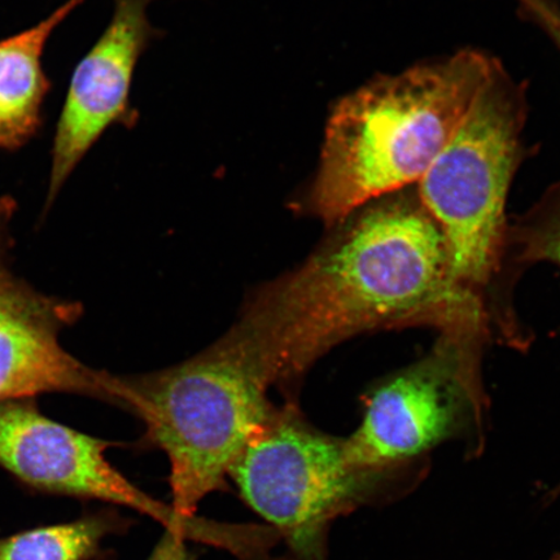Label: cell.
Returning <instances> with one entry per match:
<instances>
[{"mask_svg":"<svg viewBox=\"0 0 560 560\" xmlns=\"http://www.w3.org/2000/svg\"><path fill=\"white\" fill-rule=\"evenodd\" d=\"M331 229L299 269L252 296L226 335L266 387L300 380L363 332L431 326L487 335L485 301L454 277L417 185L369 201Z\"/></svg>","mask_w":560,"mask_h":560,"instance_id":"1","label":"cell"},{"mask_svg":"<svg viewBox=\"0 0 560 560\" xmlns=\"http://www.w3.org/2000/svg\"><path fill=\"white\" fill-rule=\"evenodd\" d=\"M497 59L460 50L380 75L336 103L317 173L299 205L332 228L369 201L416 186L459 128Z\"/></svg>","mask_w":560,"mask_h":560,"instance_id":"2","label":"cell"},{"mask_svg":"<svg viewBox=\"0 0 560 560\" xmlns=\"http://www.w3.org/2000/svg\"><path fill=\"white\" fill-rule=\"evenodd\" d=\"M128 382L147 436L170 457L172 508L192 520L269 418L268 387L226 336L182 365Z\"/></svg>","mask_w":560,"mask_h":560,"instance_id":"3","label":"cell"},{"mask_svg":"<svg viewBox=\"0 0 560 560\" xmlns=\"http://www.w3.org/2000/svg\"><path fill=\"white\" fill-rule=\"evenodd\" d=\"M528 115L523 83L499 60L417 190L444 236L453 275L478 295L506 249V202L523 159Z\"/></svg>","mask_w":560,"mask_h":560,"instance_id":"4","label":"cell"},{"mask_svg":"<svg viewBox=\"0 0 560 560\" xmlns=\"http://www.w3.org/2000/svg\"><path fill=\"white\" fill-rule=\"evenodd\" d=\"M229 475L300 560H325L328 525L365 500L383 476L357 470L345 440L315 431L292 408H272Z\"/></svg>","mask_w":560,"mask_h":560,"instance_id":"5","label":"cell"},{"mask_svg":"<svg viewBox=\"0 0 560 560\" xmlns=\"http://www.w3.org/2000/svg\"><path fill=\"white\" fill-rule=\"evenodd\" d=\"M481 336L443 334L416 365L370 398L360 429L345 440L357 470L383 475L419 457L481 411Z\"/></svg>","mask_w":560,"mask_h":560,"instance_id":"6","label":"cell"},{"mask_svg":"<svg viewBox=\"0 0 560 560\" xmlns=\"http://www.w3.org/2000/svg\"><path fill=\"white\" fill-rule=\"evenodd\" d=\"M16 202L0 198V401L69 394L136 410L128 380L91 369L62 348L60 334L80 305L45 295L11 268Z\"/></svg>","mask_w":560,"mask_h":560,"instance_id":"7","label":"cell"},{"mask_svg":"<svg viewBox=\"0 0 560 560\" xmlns=\"http://www.w3.org/2000/svg\"><path fill=\"white\" fill-rule=\"evenodd\" d=\"M105 441L42 415L35 398L0 401V468L44 492L116 503L149 515L186 540L215 545L219 523L188 520L132 486L105 458Z\"/></svg>","mask_w":560,"mask_h":560,"instance_id":"8","label":"cell"},{"mask_svg":"<svg viewBox=\"0 0 560 560\" xmlns=\"http://www.w3.org/2000/svg\"><path fill=\"white\" fill-rule=\"evenodd\" d=\"M143 0H116L114 18L75 68L54 139L47 206L112 124H129L132 74L153 31Z\"/></svg>","mask_w":560,"mask_h":560,"instance_id":"9","label":"cell"},{"mask_svg":"<svg viewBox=\"0 0 560 560\" xmlns=\"http://www.w3.org/2000/svg\"><path fill=\"white\" fill-rule=\"evenodd\" d=\"M83 2L69 0L30 30L0 40V150L19 149L37 132L50 88L42 56L56 27Z\"/></svg>","mask_w":560,"mask_h":560,"instance_id":"10","label":"cell"},{"mask_svg":"<svg viewBox=\"0 0 560 560\" xmlns=\"http://www.w3.org/2000/svg\"><path fill=\"white\" fill-rule=\"evenodd\" d=\"M100 517L23 532L0 541V560H88L109 530Z\"/></svg>","mask_w":560,"mask_h":560,"instance_id":"11","label":"cell"},{"mask_svg":"<svg viewBox=\"0 0 560 560\" xmlns=\"http://www.w3.org/2000/svg\"><path fill=\"white\" fill-rule=\"evenodd\" d=\"M509 245L514 248L517 260L560 266V180L509 226L506 247Z\"/></svg>","mask_w":560,"mask_h":560,"instance_id":"12","label":"cell"},{"mask_svg":"<svg viewBox=\"0 0 560 560\" xmlns=\"http://www.w3.org/2000/svg\"><path fill=\"white\" fill-rule=\"evenodd\" d=\"M522 11L541 27L560 51V5L556 0H516Z\"/></svg>","mask_w":560,"mask_h":560,"instance_id":"13","label":"cell"},{"mask_svg":"<svg viewBox=\"0 0 560 560\" xmlns=\"http://www.w3.org/2000/svg\"><path fill=\"white\" fill-rule=\"evenodd\" d=\"M186 541L184 536L166 530L149 560H191Z\"/></svg>","mask_w":560,"mask_h":560,"instance_id":"14","label":"cell"},{"mask_svg":"<svg viewBox=\"0 0 560 560\" xmlns=\"http://www.w3.org/2000/svg\"><path fill=\"white\" fill-rule=\"evenodd\" d=\"M143 2L149 3V2H150V0H143Z\"/></svg>","mask_w":560,"mask_h":560,"instance_id":"15","label":"cell"}]
</instances>
